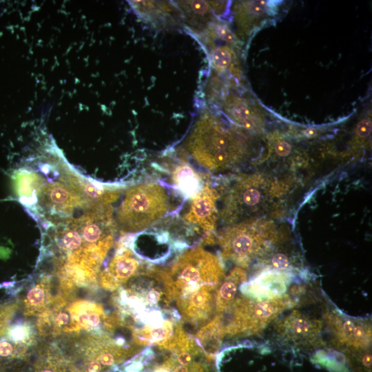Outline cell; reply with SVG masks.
Instances as JSON below:
<instances>
[{
    "instance_id": "obj_20",
    "label": "cell",
    "mask_w": 372,
    "mask_h": 372,
    "mask_svg": "<svg viewBox=\"0 0 372 372\" xmlns=\"http://www.w3.org/2000/svg\"><path fill=\"white\" fill-rule=\"evenodd\" d=\"M356 134L360 138H365L371 132V121L369 119H363L359 122L356 127Z\"/></svg>"
},
{
    "instance_id": "obj_9",
    "label": "cell",
    "mask_w": 372,
    "mask_h": 372,
    "mask_svg": "<svg viewBox=\"0 0 372 372\" xmlns=\"http://www.w3.org/2000/svg\"><path fill=\"white\" fill-rule=\"evenodd\" d=\"M327 321L335 340L355 349H364L371 341V326L368 321L350 318L335 310L327 314Z\"/></svg>"
},
{
    "instance_id": "obj_6",
    "label": "cell",
    "mask_w": 372,
    "mask_h": 372,
    "mask_svg": "<svg viewBox=\"0 0 372 372\" xmlns=\"http://www.w3.org/2000/svg\"><path fill=\"white\" fill-rule=\"evenodd\" d=\"M166 188L157 183H143L129 187L116 216L121 232L138 233L152 226L169 210Z\"/></svg>"
},
{
    "instance_id": "obj_16",
    "label": "cell",
    "mask_w": 372,
    "mask_h": 372,
    "mask_svg": "<svg viewBox=\"0 0 372 372\" xmlns=\"http://www.w3.org/2000/svg\"><path fill=\"white\" fill-rule=\"evenodd\" d=\"M52 280L50 276H43L30 285L23 300L25 316H39L52 305L57 298L52 295Z\"/></svg>"
},
{
    "instance_id": "obj_1",
    "label": "cell",
    "mask_w": 372,
    "mask_h": 372,
    "mask_svg": "<svg viewBox=\"0 0 372 372\" xmlns=\"http://www.w3.org/2000/svg\"><path fill=\"white\" fill-rule=\"evenodd\" d=\"M47 247L56 273L81 286L96 281L114 242L116 224L110 205H94L79 217L50 227Z\"/></svg>"
},
{
    "instance_id": "obj_17",
    "label": "cell",
    "mask_w": 372,
    "mask_h": 372,
    "mask_svg": "<svg viewBox=\"0 0 372 372\" xmlns=\"http://www.w3.org/2000/svg\"><path fill=\"white\" fill-rule=\"evenodd\" d=\"M172 179L175 187L186 198L194 196L203 187L201 176L184 160L174 167Z\"/></svg>"
},
{
    "instance_id": "obj_12",
    "label": "cell",
    "mask_w": 372,
    "mask_h": 372,
    "mask_svg": "<svg viewBox=\"0 0 372 372\" xmlns=\"http://www.w3.org/2000/svg\"><path fill=\"white\" fill-rule=\"evenodd\" d=\"M322 329L320 320L293 311L276 326L277 332L287 340L296 342H317Z\"/></svg>"
},
{
    "instance_id": "obj_4",
    "label": "cell",
    "mask_w": 372,
    "mask_h": 372,
    "mask_svg": "<svg viewBox=\"0 0 372 372\" xmlns=\"http://www.w3.org/2000/svg\"><path fill=\"white\" fill-rule=\"evenodd\" d=\"M281 187L260 174L238 176L225 189L219 218L227 225L260 218Z\"/></svg>"
},
{
    "instance_id": "obj_3",
    "label": "cell",
    "mask_w": 372,
    "mask_h": 372,
    "mask_svg": "<svg viewBox=\"0 0 372 372\" xmlns=\"http://www.w3.org/2000/svg\"><path fill=\"white\" fill-rule=\"evenodd\" d=\"M183 145L198 165L214 174L237 166L248 152L246 136L236 128H227L209 110L198 116Z\"/></svg>"
},
{
    "instance_id": "obj_22",
    "label": "cell",
    "mask_w": 372,
    "mask_h": 372,
    "mask_svg": "<svg viewBox=\"0 0 372 372\" xmlns=\"http://www.w3.org/2000/svg\"><path fill=\"white\" fill-rule=\"evenodd\" d=\"M178 360L181 365L187 366L192 362V355L187 352H183L178 355Z\"/></svg>"
},
{
    "instance_id": "obj_19",
    "label": "cell",
    "mask_w": 372,
    "mask_h": 372,
    "mask_svg": "<svg viewBox=\"0 0 372 372\" xmlns=\"http://www.w3.org/2000/svg\"><path fill=\"white\" fill-rule=\"evenodd\" d=\"M203 47L207 49L213 69L218 72H225L232 68L235 54L228 45L211 44Z\"/></svg>"
},
{
    "instance_id": "obj_18",
    "label": "cell",
    "mask_w": 372,
    "mask_h": 372,
    "mask_svg": "<svg viewBox=\"0 0 372 372\" xmlns=\"http://www.w3.org/2000/svg\"><path fill=\"white\" fill-rule=\"evenodd\" d=\"M224 278L218 287L215 301L216 309L220 313L234 304L238 290L247 279V273L242 268L238 267Z\"/></svg>"
},
{
    "instance_id": "obj_5",
    "label": "cell",
    "mask_w": 372,
    "mask_h": 372,
    "mask_svg": "<svg viewBox=\"0 0 372 372\" xmlns=\"http://www.w3.org/2000/svg\"><path fill=\"white\" fill-rule=\"evenodd\" d=\"M274 224L258 218L227 225L218 234L221 255L239 267H247L280 239Z\"/></svg>"
},
{
    "instance_id": "obj_14",
    "label": "cell",
    "mask_w": 372,
    "mask_h": 372,
    "mask_svg": "<svg viewBox=\"0 0 372 372\" xmlns=\"http://www.w3.org/2000/svg\"><path fill=\"white\" fill-rule=\"evenodd\" d=\"M174 3L178 8L183 25L194 36L200 35L214 21L215 14L209 1H176Z\"/></svg>"
},
{
    "instance_id": "obj_13",
    "label": "cell",
    "mask_w": 372,
    "mask_h": 372,
    "mask_svg": "<svg viewBox=\"0 0 372 372\" xmlns=\"http://www.w3.org/2000/svg\"><path fill=\"white\" fill-rule=\"evenodd\" d=\"M291 282L288 273L273 270H263L245 287L244 292L249 297L266 300L285 295Z\"/></svg>"
},
{
    "instance_id": "obj_15",
    "label": "cell",
    "mask_w": 372,
    "mask_h": 372,
    "mask_svg": "<svg viewBox=\"0 0 372 372\" xmlns=\"http://www.w3.org/2000/svg\"><path fill=\"white\" fill-rule=\"evenodd\" d=\"M225 114L236 123L251 132H259L262 123L251 104L245 98L229 96L223 102Z\"/></svg>"
},
{
    "instance_id": "obj_2",
    "label": "cell",
    "mask_w": 372,
    "mask_h": 372,
    "mask_svg": "<svg viewBox=\"0 0 372 372\" xmlns=\"http://www.w3.org/2000/svg\"><path fill=\"white\" fill-rule=\"evenodd\" d=\"M165 271L182 316L193 322L206 319L225 278L220 258L198 247L181 254Z\"/></svg>"
},
{
    "instance_id": "obj_10",
    "label": "cell",
    "mask_w": 372,
    "mask_h": 372,
    "mask_svg": "<svg viewBox=\"0 0 372 372\" xmlns=\"http://www.w3.org/2000/svg\"><path fill=\"white\" fill-rule=\"evenodd\" d=\"M143 269L141 260L130 249L118 245L114 256L101 273V285L107 289H115L127 283Z\"/></svg>"
},
{
    "instance_id": "obj_8",
    "label": "cell",
    "mask_w": 372,
    "mask_h": 372,
    "mask_svg": "<svg viewBox=\"0 0 372 372\" xmlns=\"http://www.w3.org/2000/svg\"><path fill=\"white\" fill-rule=\"evenodd\" d=\"M219 194L216 189L207 184L192 198L188 210L183 219L186 224L194 227L205 236L204 241H214V233L219 212L217 200Z\"/></svg>"
},
{
    "instance_id": "obj_23",
    "label": "cell",
    "mask_w": 372,
    "mask_h": 372,
    "mask_svg": "<svg viewBox=\"0 0 372 372\" xmlns=\"http://www.w3.org/2000/svg\"><path fill=\"white\" fill-rule=\"evenodd\" d=\"M174 372H188V370L185 366L180 365L175 369Z\"/></svg>"
},
{
    "instance_id": "obj_7",
    "label": "cell",
    "mask_w": 372,
    "mask_h": 372,
    "mask_svg": "<svg viewBox=\"0 0 372 372\" xmlns=\"http://www.w3.org/2000/svg\"><path fill=\"white\" fill-rule=\"evenodd\" d=\"M295 302L288 296L258 300L249 296L236 300L233 318L226 332L235 335L254 334L262 330L270 322Z\"/></svg>"
},
{
    "instance_id": "obj_24",
    "label": "cell",
    "mask_w": 372,
    "mask_h": 372,
    "mask_svg": "<svg viewBox=\"0 0 372 372\" xmlns=\"http://www.w3.org/2000/svg\"><path fill=\"white\" fill-rule=\"evenodd\" d=\"M160 372H164V371H160Z\"/></svg>"
},
{
    "instance_id": "obj_21",
    "label": "cell",
    "mask_w": 372,
    "mask_h": 372,
    "mask_svg": "<svg viewBox=\"0 0 372 372\" xmlns=\"http://www.w3.org/2000/svg\"><path fill=\"white\" fill-rule=\"evenodd\" d=\"M274 152L278 156L285 157L291 153V146L285 141H278L274 145Z\"/></svg>"
},
{
    "instance_id": "obj_11",
    "label": "cell",
    "mask_w": 372,
    "mask_h": 372,
    "mask_svg": "<svg viewBox=\"0 0 372 372\" xmlns=\"http://www.w3.org/2000/svg\"><path fill=\"white\" fill-rule=\"evenodd\" d=\"M136 14L160 28H177L183 25L182 15L173 1H130Z\"/></svg>"
}]
</instances>
